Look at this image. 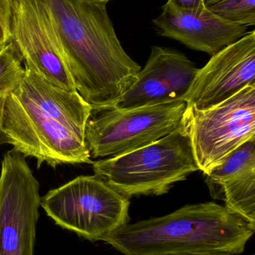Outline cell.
Returning <instances> with one entry per match:
<instances>
[{
	"instance_id": "ffe728a7",
	"label": "cell",
	"mask_w": 255,
	"mask_h": 255,
	"mask_svg": "<svg viewBox=\"0 0 255 255\" xmlns=\"http://www.w3.org/2000/svg\"><path fill=\"white\" fill-rule=\"evenodd\" d=\"M4 98L0 99V145H2L4 143H7V139H6L5 136L3 134L1 130V112H2L3 104H4Z\"/></svg>"
},
{
	"instance_id": "2e32d148",
	"label": "cell",
	"mask_w": 255,
	"mask_h": 255,
	"mask_svg": "<svg viewBox=\"0 0 255 255\" xmlns=\"http://www.w3.org/2000/svg\"><path fill=\"white\" fill-rule=\"evenodd\" d=\"M22 61L13 40L0 46V99L14 91L22 81L25 73Z\"/></svg>"
},
{
	"instance_id": "9a60e30c",
	"label": "cell",
	"mask_w": 255,
	"mask_h": 255,
	"mask_svg": "<svg viewBox=\"0 0 255 255\" xmlns=\"http://www.w3.org/2000/svg\"><path fill=\"white\" fill-rule=\"evenodd\" d=\"M253 164H255V138L238 147L205 175V181L210 192L213 193L228 177Z\"/></svg>"
},
{
	"instance_id": "5bb4252c",
	"label": "cell",
	"mask_w": 255,
	"mask_h": 255,
	"mask_svg": "<svg viewBox=\"0 0 255 255\" xmlns=\"http://www.w3.org/2000/svg\"><path fill=\"white\" fill-rule=\"evenodd\" d=\"M229 211L255 225V164L223 180L211 193Z\"/></svg>"
},
{
	"instance_id": "6da1fadb",
	"label": "cell",
	"mask_w": 255,
	"mask_h": 255,
	"mask_svg": "<svg viewBox=\"0 0 255 255\" xmlns=\"http://www.w3.org/2000/svg\"><path fill=\"white\" fill-rule=\"evenodd\" d=\"M42 1L79 95L91 110L113 108L141 67L123 49L106 3Z\"/></svg>"
},
{
	"instance_id": "8fae6325",
	"label": "cell",
	"mask_w": 255,
	"mask_h": 255,
	"mask_svg": "<svg viewBox=\"0 0 255 255\" xmlns=\"http://www.w3.org/2000/svg\"><path fill=\"white\" fill-rule=\"evenodd\" d=\"M199 70L182 52L153 46L145 67L113 108L127 110L184 101Z\"/></svg>"
},
{
	"instance_id": "8992f818",
	"label": "cell",
	"mask_w": 255,
	"mask_h": 255,
	"mask_svg": "<svg viewBox=\"0 0 255 255\" xmlns=\"http://www.w3.org/2000/svg\"><path fill=\"white\" fill-rule=\"evenodd\" d=\"M187 109L177 101L139 109L91 110L85 137L91 157H116L157 142L178 128Z\"/></svg>"
},
{
	"instance_id": "d6986e66",
	"label": "cell",
	"mask_w": 255,
	"mask_h": 255,
	"mask_svg": "<svg viewBox=\"0 0 255 255\" xmlns=\"http://www.w3.org/2000/svg\"><path fill=\"white\" fill-rule=\"evenodd\" d=\"M168 4L183 12L200 13L206 10L205 0H169Z\"/></svg>"
},
{
	"instance_id": "7c38bea8",
	"label": "cell",
	"mask_w": 255,
	"mask_h": 255,
	"mask_svg": "<svg viewBox=\"0 0 255 255\" xmlns=\"http://www.w3.org/2000/svg\"><path fill=\"white\" fill-rule=\"evenodd\" d=\"M153 22L160 36L178 40L211 56L248 32L247 27L228 22L207 9L200 13L183 12L168 3Z\"/></svg>"
},
{
	"instance_id": "ba28073f",
	"label": "cell",
	"mask_w": 255,
	"mask_h": 255,
	"mask_svg": "<svg viewBox=\"0 0 255 255\" xmlns=\"http://www.w3.org/2000/svg\"><path fill=\"white\" fill-rule=\"evenodd\" d=\"M39 190L25 156L7 151L0 173V255H34Z\"/></svg>"
},
{
	"instance_id": "52a82bcc",
	"label": "cell",
	"mask_w": 255,
	"mask_h": 255,
	"mask_svg": "<svg viewBox=\"0 0 255 255\" xmlns=\"http://www.w3.org/2000/svg\"><path fill=\"white\" fill-rule=\"evenodd\" d=\"M199 170L205 175L255 138V85L206 110L187 107L181 121Z\"/></svg>"
},
{
	"instance_id": "5b68a950",
	"label": "cell",
	"mask_w": 255,
	"mask_h": 255,
	"mask_svg": "<svg viewBox=\"0 0 255 255\" xmlns=\"http://www.w3.org/2000/svg\"><path fill=\"white\" fill-rule=\"evenodd\" d=\"M1 130L7 143L25 157L35 158L38 168L43 163L52 167L93 163L85 135L36 109L13 91L4 97Z\"/></svg>"
},
{
	"instance_id": "7402d4cb",
	"label": "cell",
	"mask_w": 255,
	"mask_h": 255,
	"mask_svg": "<svg viewBox=\"0 0 255 255\" xmlns=\"http://www.w3.org/2000/svg\"><path fill=\"white\" fill-rule=\"evenodd\" d=\"M93 1H98V2L107 3L110 0H93Z\"/></svg>"
},
{
	"instance_id": "7a4b0ae2",
	"label": "cell",
	"mask_w": 255,
	"mask_h": 255,
	"mask_svg": "<svg viewBox=\"0 0 255 255\" xmlns=\"http://www.w3.org/2000/svg\"><path fill=\"white\" fill-rule=\"evenodd\" d=\"M255 225L213 202L127 224L101 240L124 255H241Z\"/></svg>"
},
{
	"instance_id": "277c9868",
	"label": "cell",
	"mask_w": 255,
	"mask_h": 255,
	"mask_svg": "<svg viewBox=\"0 0 255 255\" xmlns=\"http://www.w3.org/2000/svg\"><path fill=\"white\" fill-rule=\"evenodd\" d=\"M130 205L129 198L96 175L77 177L40 199L55 224L91 242L128 224Z\"/></svg>"
},
{
	"instance_id": "44dd1931",
	"label": "cell",
	"mask_w": 255,
	"mask_h": 255,
	"mask_svg": "<svg viewBox=\"0 0 255 255\" xmlns=\"http://www.w3.org/2000/svg\"><path fill=\"white\" fill-rule=\"evenodd\" d=\"M169 255H235L232 254H228V253H223V254H177Z\"/></svg>"
},
{
	"instance_id": "3957f363",
	"label": "cell",
	"mask_w": 255,
	"mask_h": 255,
	"mask_svg": "<svg viewBox=\"0 0 255 255\" xmlns=\"http://www.w3.org/2000/svg\"><path fill=\"white\" fill-rule=\"evenodd\" d=\"M94 175L124 196H161L199 170L181 124L172 133L130 152L94 162Z\"/></svg>"
},
{
	"instance_id": "30bf717a",
	"label": "cell",
	"mask_w": 255,
	"mask_h": 255,
	"mask_svg": "<svg viewBox=\"0 0 255 255\" xmlns=\"http://www.w3.org/2000/svg\"><path fill=\"white\" fill-rule=\"evenodd\" d=\"M255 85V31L211 56L199 69L184 102L187 107L206 110Z\"/></svg>"
},
{
	"instance_id": "e0dca14e",
	"label": "cell",
	"mask_w": 255,
	"mask_h": 255,
	"mask_svg": "<svg viewBox=\"0 0 255 255\" xmlns=\"http://www.w3.org/2000/svg\"><path fill=\"white\" fill-rule=\"evenodd\" d=\"M207 10L232 23L255 25V0H205Z\"/></svg>"
},
{
	"instance_id": "4fadbf2b",
	"label": "cell",
	"mask_w": 255,
	"mask_h": 255,
	"mask_svg": "<svg viewBox=\"0 0 255 255\" xmlns=\"http://www.w3.org/2000/svg\"><path fill=\"white\" fill-rule=\"evenodd\" d=\"M13 92L36 109L55 117L85 135L91 107L77 91L69 92L54 86L37 73L25 68L23 78Z\"/></svg>"
},
{
	"instance_id": "ac0fdd59",
	"label": "cell",
	"mask_w": 255,
	"mask_h": 255,
	"mask_svg": "<svg viewBox=\"0 0 255 255\" xmlns=\"http://www.w3.org/2000/svg\"><path fill=\"white\" fill-rule=\"evenodd\" d=\"M11 0H0V46L11 41Z\"/></svg>"
},
{
	"instance_id": "9c48e42d",
	"label": "cell",
	"mask_w": 255,
	"mask_h": 255,
	"mask_svg": "<svg viewBox=\"0 0 255 255\" xmlns=\"http://www.w3.org/2000/svg\"><path fill=\"white\" fill-rule=\"evenodd\" d=\"M12 40L25 61V68L54 86L77 91L42 0H11Z\"/></svg>"
}]
</instances>
